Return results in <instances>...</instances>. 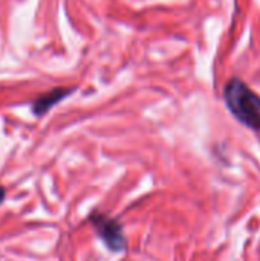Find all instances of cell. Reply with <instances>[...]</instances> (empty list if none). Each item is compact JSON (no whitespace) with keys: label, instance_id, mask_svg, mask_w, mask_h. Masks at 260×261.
I'll list each match as a JSON object with an SVG mask.
<instances>
[{"label":"cell","instance_id":"cell-3","mask_svg":"<svg viewBox=\"0 0 260 261\" xmlns=\"http://www.w3.org/2000/svg\"><path fill=\"white\" fill-rule=\"evenodd\" d=\"M75 89L74 87H54L49 92L40 95L32 101V112L35 116H43L46 115L55 104L67 98Z\"/></svg>","mask_w":260,"mask_h":261},{"label":"cell","instance_id":"cell-4","mask_svg":"<svg viewBox=\"0 0 260 261\" xmlns=\"http://www.w3.org/2000/svg\"><path fill=\"white\" fill-rule=\"evenodd\" d=\"M3 199H5V191H3V188L0 187V203H2Z\"/></svg>","mask_w":260,"mask_h":261},{"label":"cell","instance_id":"cell-1","mask_svg":"<svg viewBox=\"0 0 260 261\" xmlns=\"http://www.w3.org/2000/svg\"><path fill=\"white\" fill-rule=\"evenodd\" d=\"M224 101L231 115L245 127L260 132V96L241 78H231L224 87Z\"/></svg>","mask_w":260,"mask_h":261},{"label":"cell","instance_id":"cell-2","mask_svg":"<svg viewBox=\"0 0 260 261\" xmlns=\"http://www.w3.org/2000/svg\"><path fill=\"white\" fill-rule=\"evenodd\" d=\"M89 222H90L92 228L95 229V232L98 234L100 240L106 245V248L110 252H115V254L126 252L127 240L124 236V229L118 220H115L113 217H109L103 213L95 211L90 214Z\"/></svg>","mask_w":260,"mask_h":261}]
</instances>
